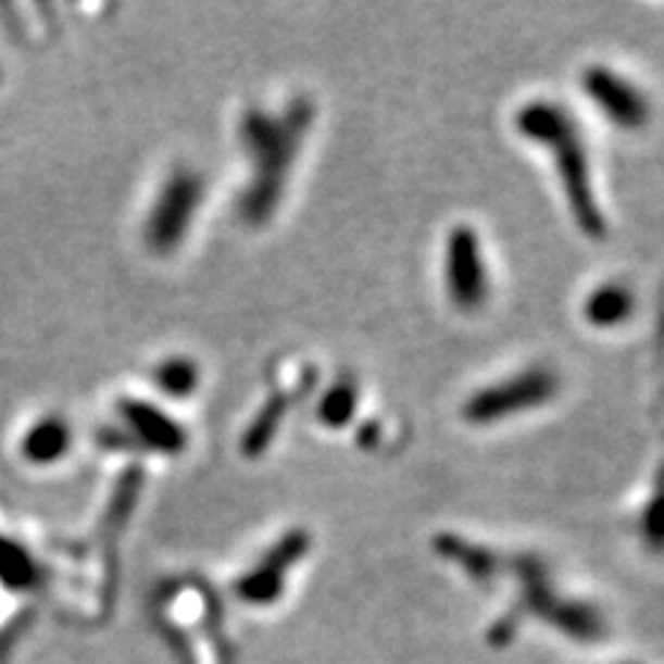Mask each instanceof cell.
<instances>
[{"instance_id": "3957f363", "label": "cell", "mask_w": 664, "mask_h": 664, "mask_svg": "<svg viewBox=\"0 0 664 664\" xmlns=\"http://www.w3.org/2000/svg\"><path fill=\"white\" fill-rule=\"evenodd\" d=\"M587 92L596 103L606 109L603 114H610L615 123L637 125L646 120V103L640 100V95L606 70H596V73L587 75Z\"/></svg>"}, {"instance_id": "277c9868", "label": "cell", "mask_w": 664, "mask_h": 664, "mask_svg": "<svg viewBox=\"0 0 664 664\" xmlns=\"http://www.w3.org/2000/svg\"><path fill=\"white\" fill-rule=\"evenodd\" d=\"M191 200H195V184L191 180H177L172 186L170 195L164 197V222L159 225L161 233H172L175 227L186 225V211L191 208Z\"/></svg>"}, {"instance_id": "6da1fadb", "label": "cell", "mask_w": 664, "mask_h": 664, "mask_svg": "<svg viewBox=\"0 0 664 664\" xmlns=\"http://www.w3.org/2000/svg\"><path fill=\"white\" fill-rule=\"evenodd\" d=\"M449 291L460 305H476L485 297V272L479 266V247L468 230H460L449 247Z\"/></svg>"}, {"instance_id": "7a4b0ae2", "label": "cell", "mask_w": 664, "mask_h": 664, "mask_svg": "<svg viewBox=\"0 0 664 664\" xmlns=\"http://www.w3.org/2000/svg\"><path fill=\"white\" fill-rule=\"evenodd\" d=\"M526 377V374H524ZM512 379L510 385H499L496 390H485L471 402L468 415L471 418H493L501 413H515V410L535 408L542 397H549L551 379L542 374H531V379Z\"/></svg>"}]
</instances>
